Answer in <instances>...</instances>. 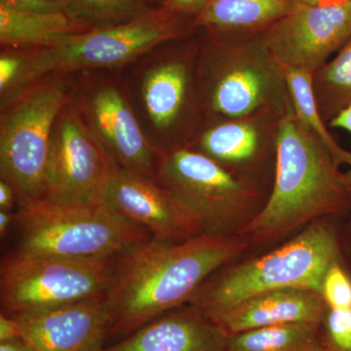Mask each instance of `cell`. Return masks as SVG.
<instances>
[{
    "instance_id": "obj_1",
    "label": "cell",
    "mask_w": 351,
    "mask_h": 351,
    "mask_svg": "<svg viewBox=\"0 0 351 351\" xmlns=\"http://www.w3.org/2000/svg\"><path fill=\"white\" fill-rule=\"evenodd\" d=\"M248 246L239 234L197 235L179 243L152 239L127 252L119 258L107 295L108 338H125L159 316L189 304L210 276Z\"/></svg>"
},
{
    "instance_id": "obj_2",
    "label": "cell",
    "mask_w": 351,
    "mask_h": 351,
    "mask_svg": "<svg viewBox=\"0 0 351 351\" xmlns=\"http://www.w3.org/2000/svg\"><path fill=\"white\" fill-rule=\"evenodd\" d=\"M348 214L351 191L345 173L292 105L281 120L269 197L239 235L263 244L328 217Z\"/></svg>"
},
{
    "instance_id": "obj_3",
    "label": "cell",
    "mask_w": 351,
    "mask_h": 351,
    "mask_svg": "<svg viewBox=\"0 0 351 351\" xmlns=\"http://www.w3.org/2000/svg\"><path fill=\"white\" fill-rule=\"evenodd\" d=\"M196 75L207 124L292 106L285 71L263 32L207 31L196 48Z\"/></svg>"
},
{
    "instance_id": "obj_4",
    "label": "cell",
    "mask_w": 351,
    "mask_h": 351,
    "mask_svg": "<svg viewBox=\"0 0 351 351\" xmlns=\"http://www.w3.org/2000/svg\"><path fill=\"white\" fill-rule=\"evenodd\" d=\"M341 258L338 230L320 219L276 250L221 267L198 288L189 304L213 320L240 302L269 291L301 288L321 294L325 274Z\"/></svg>"
},
{
    "instance_id": "obj_5",
    "label": "cell",
    "mask_w": 351,
    "mask_h": 351,
    "mask_svg": "<svg viewBox=\"0 0 351 351\" xmlns=\"http://www.w3.org/2000/svg\"><path fill=\"white\" fill-rule=\"evenodd\" d=\"M8 253L71 260L120 258L152 239L149 230L106 205H66L45 198L18 200Z\"/></svg>"
},
{
    "instance_id": "obj_6",
    "label": "cell",
    "mask_w": 351,
    "mask_h": 351,
    "mask_svg": "<svg viewBox=\"0 0 351 351\" xmlns=\"http://www.w3.org/2000/svg\"><path fill=\"white\" fill-rule=\"evenodd\" d=\"M156 180L193 219L202 235L239 234L270 193L189 147L164 152Z\"/></svg>"
},
{
    "instance_id": "obj_7",
    "label": "cell",
    "mask_w": 351,
    "mask_h": 351,
    "mask_svg": "<svg viewBox=\"0 0 351 351\" xmlns=\"http://www.w3.org/2000/svg\"><path fill=\"white\" fill-rule=\"evenodd\" d=\"M182 18L166 7L154 8L126 24L71 34L55 45L39 48L25 57L17 80L4 94L5 101L10 105L29 85L50 75L128 63L158 44L181 38L186 32Z\"/></svg>"
},
{
    "instance_id": "obj_8",
    "label": "cell",
    "mask_w": 351,
    "mask_h": 351,
    "mask_svg": "<svg viewBox=\"0 0 351 351\" xmlns=\"http://www.w3.org/2000/svg\"><path fill=\"white\" fill-rule=\"evenodd\" d=\"M119 258L71 260L7 253L0 263V306L7 315L107 297Z\"/></svg>"
},
{
    "instance_id": "obj_9",
    "label": "cell",
    "mask_w": 351,
    "mask_h": 351,
    "mask_svg": "<svg viewBox=\"0 0 351 351\" xmlns=\"http://www.w3.org/2000/svg\"><path fill=\"white\" fill-rule=\"evenodd\" d=\"M66 101L64 83H48L21 95L2 115L0 178L18 200L45 195L53 130Z\"/></svg>"
},
{
    "instance_id": "obj_10",
    "label": "cell",
    "mask_w": 351,
    "mask_h": 351,
    "mask_svg": "<svg viewBox=\"0 0 351 351\" xmlns=\"http://www.w3.org/2000/svg\"><path fill=\"white\" fill-rule=\"evenodd\" d=\"M112 167L93 132L75 112H64L53 130L43 198L59 204H103Z\"/></svg>"
},
{
    "instance_id": "obj_11",
    "label": "cell",
    "mask_w": 351,
    "mask_h": 351,
    "mask_svg": "<svg viewBox=\"0 0 351 351\" xmlns=\"http://www.w3.org/2000/svg\"><path fill=\"white\" fill-rule=\"evenodd\" d=\"M263 39L283 68L314 75L351 36V1L300 4L263 32Z\"/></svg>"
},
{
    "instance_id": "obj_12",
    "label": "cell",
    "mask_w": 351,
    "mask_h": 351,
    "mask_svg": "<svg viewBox=\"0 0 351 351\" xmlns=\"http://www.w3.org/2000/svg\"><path fill=\"white\" fill-rule=\"evenodd\" d=\"M286 112L263 108L240 119L209 124L186 147L209 157L232 174L269 189L274 182L277 142Z\"/></svg>"
},
{
    "instance_id": "obj_13",
    "label": "cell",
    "mask_w": 351,
    "mask_h": 351,
    "mask_svg": "<svg viewBox=\"0 0 351 351\" xmlns=\"http://www.w3.org/2000/svg\"><path fill=\"white\" fill-rule=\"evenodd\" d=\"M103 204L144 226L158 241L179 243L202 235L193 219L154 178L114 164Z\"/></svg>"
},
{
    "instance_id": "obj_14",
    "label": "cell",
    "mask_w": 351,
    "mask_h": 351,
    "mask_svg": "<svg viewBox=\"0 0 351 351\" xmlns=\"http://www.w3.org/2000/svg\"><path fill=\"white\" fill-rule=\"evenodd\" d=\"M10 316L34 351H101L110 336L107 297Z\"/></svg>"
},
{
    "instance_id": "obj_15",
    "label": "cell",
    "mask_w": 351,
    "mask_h": 351,
    "mask_svg": "<svg viewBox=\"0 0 351 351\" xmlns=\"http://www.w3.org/2000/svg\"><path fill=\"white\" fill-rule=\"evenodd\" d=\"M95 135L114 165L156 179L157 154L119 90L105 87L92 98Z\"/></svg>"
},
{
    "instance_id": "obj_16",
    "label": "cell",
    "mask_w": 351,
    "mask_h": 351,
    "mask_svg": "<svg viewBox=\"0 0 351 351\" xmlns=\"http://www.w3.org/2000/svg\"><path fill=\"white\" fill-rule=\"evenodd\" d=\"M228 335L195 307L174 309L101 351H226Z\"/></svg>"
},
{
    "instance_id": "obj_17",
    "label": "cell",
    "mask_w": 351,
    "mask_h": 351,
    "mask_svg": "<svg viewBox=\"0 0 351 351\" xmlns=\"http://www.w3.org/2000/svg\"><path fill=\"white\" fill-rule=\"evenodd\" d=\"M328 306L322 295L308 289L286 288L255 295L213 319L228 335L290 324H317Z\"/></svg>"
},
{
    "instance_id": "obj_18",
    "label": "cell",
    "mask_w": 351,
    "mask_h": 351,
    "mask_svg": "<svg viewBox=\"0 0 351 351\" xmlns=\"http://www.w3.org/2000/svg\"><path fill=\"white\" fill-rule=\"evenodd\" d=\"M142 95L149 119L160 131L179 126L191 110L204 114L196 75V53L193 58H172L152 69L143 82Z\"/></svg>"
},
{
    "instance_id": "obj_19",
    "label": "cell",
    "mask_w": 351,
    "mask_h": 351,
    "mask_svg": "<svg viewBox=\"0 0 351 351\" xmlns=\"http://www.w3.org/2000/svg\"><path fill=\"white\" fill-rule=\"evenodd\" d=\"M299 6L297 0H210L193 27L206 31L262 32Z\"/></svg>"
},
{
    "instance_id": "obj_20",
    "label": "cell",
    "mask_w": 351,
    "mask_h": 351,
    "mask_svg": "<svg viewBox=\"0 0 351 351\" xmlns=\"http://www.w3.org/2000/svg\"><path fill=\"white\" fill-rule=\"evenodd\" d=\"M80 29L64 13L20 12L0 6V43L2 45L49 47Z\"/></svg>"
},
{
    "instance_id": "obj_21",
    "label": "cell",
    "mask_w": 351,
    "mask_h": 351,
    "mask_svg": "<svg viewBox=\"0 0 351 351\" xmlns=\"http://www.w3.org/2000/svg\"><path fill=\"white\" fill-rule=\"evenodd\" d=\"M321 325L290 324L228 335L226 351H319Z\"/></svg>"
},
{
    "instance_id": "obj_22",
    "label": "cell",
    "mask_w": 351,
    "mask_h": 351,
    "mask_svg": "<svg viewBox=\"0 0 351 351\" xmlns=\"http://www.w3.org/2000/svg\"><path fill=\"white\" fill-rule=\"evenodd\" d=\"M313 88L327 124L351 106V36L336 56L314 73Z\"/></svg>"
},
{
    "instance_id": "obj_23",
    "label": "cell",
    "mask_w": 351,
    "mask_h": 351,
    "mask_svg": "<svg viewBox=\"0 0 351 351\" xmlns=\"http://www.w3.org/2000/svg\"><path fill=\"white\" fill-rule=\"evenodd\" d=\"M154 9L151 0H66L64 13L84 32L126 24Z\"/></svg>"
},
{
    "instance_id": "obj_24",
    "label": "cell",
    "mask_w": 351,
    "mask_h": 351,
    "mask_svg": "<svg viewBox=\"0 0 351 351\" xmlns=\"http://www.w3.org/2000/svg\"><path fill=\"white\" fill-rule=\"evenodd\" d=\"M289 95L295 113L302 123L322 141L331 152L335 163L351 165V152L346 151L328 130V124L321 115L313 93V75L306 71L284 68Z\"/></svg>"
},
{
    "instance_id": "obj_25",
    "label": "cell",
    "mask_w": 351,
    "mask_h": 351,
    "mask_svg": "<svg viewBox=\"0 0 351 351\" xmlns=\"http://www.w3.org/2000/svg\"><path fill=\"white\" fill-rule=\"evenodd\" d=\"M321 295L329 309L351 307V271L343 258L332 263L325 274Z\"/></svg>"
},
{
    "instance_id": "obj_26",
    "label": "cell",
    "mask_w": 351,
    "mask_h": 351,
    "mask_svg": "<svg viewBox=\"0 0 351 351\" xmlns=\"http://www.w3.org/2000/svg\"><path fill=\"white\" fill-rule=\"evenodd\" d=\"M325 346L335 351H351V307L328 308L321 323Z\"/></svg>"
},
{
    "instance_id": "obj_27",
    "label": "cell",
    "mask_w": 351,
    "mask_h": 351,
    "mask_svg": "<svg viewBox=\"0 0 351 351\" xmlns=\"http://www.w3.org/2000/svg\"><path fill=\"white\" fill-rule=\"evenodd\" d=\"M0 6L25 13H64L66 0H0Z\"/></svg>"
},
{
    "instance_id": "obj_28",
    "label": "cell",
    "mask_w": 351,
    "mask_h": 351,
    "mask_svg": "<svg viewBox=\"0 0 351 351\" xmlns=\"http://www.w3.org/2000/svg\"><path fill=\"white\" fill-rule=\"evenodd\" d=\"M25 57L20 55H2L0 58V91L4 95L17 80Z\"/></svg>"
},
{
    "instance_id": "obj_29",
    "label": "cell",
    "mask_w": 351,
    "mask_h": 351,
    "mask_svg": "<svg viewBox=\"0 0 351 351\" xmlns=\"http://www.w3.org/2000/svg\"><path fill=\"white\" fill-rule=\"evenodd\" d=\"M209 1L210 0H169L164 7L182 17L193 16L195 19L204 11Z\"/></svg>"
},
{
    "instance_id": "obj_30",
    "label": "cell",
    "mask_w": 351,
    "mask_h": 351,
    "mask_svg": "<svg viewBox=\"0 0 351 351\" xmlns=\"http://www.w3.org/2000/svg\"><path fill=\"white\" fill-rule=\"evenodd\" d=\"M22 338L19 323L12 316L0 313V343Z\"/></svg>"
},
{
    "instance_id": "obj_31",
    "label": "cell",
    "mask_w": 351,
    "mask_h": 351,
    "mask_svg": "<svg viewBox=\"0 0 351 351\" xmlns=\"http://www.w3.org/2000/svg\"><path fill=\"white\" fill-rule=\"evenodd\" d=\"M17 203V196L14 189L7 182L0 180V210L15 212Z\"/></svg>"
},
{
    "instance_id": "obj_32",
    "label": "cell",
    "mask_w": 351,
    "mask_h": 351,
    "mask_svg": "<svg viewBox=\"0 0 351 351\" xmlns=\"http://www.w3.org/2000/svg\"><path fill=\"white\" fill-rule=\"evenodd\" d=\"M328 126L331 127V128L343 129V130L348 131L351 135V106L337 115L335 119H332L328 123ZM345 174L348 184H350L351 191V165L350 170L346 171Z\"/></svg>"
},
{
    "instance_id": "obj_33",
    "label": "cell",
    "mask_w": 351,
    "mask_h": 351,
    "mask_svg": "<svg viewBox=\"0 0 351 351\" xmlns=\"http://www.w3.org/2000/svg\"><path fill=\"white\" fill-rule=\"evenodd\" d=\"M15 219V212L0 210V237L5 239L8 232L12 230Z\"/></svg>"
},
{
    "instance_id": "obj_34",
    "label": "cell",
    "mask_w": 351,
    "mask_h": 351,
    "mask_svg": "<svg viewBox=\"0 0 351 351\" xmlns=\"http://www.w3.org/2000/svg\"><path fill=\"white\" fill-rule=\"evenodd\" d=\"M0 351H34L23 339L0 343Z\"/></svg>"
},
{
    "instance_id": "obj_35",
    "label": "cell",
    "mask_w": 351,
    "mask_h": 351,
    "mask_svg": "<svg viewBox=\"0 0 351 351\" xmlns=\"http://www.w3.org/2000/svg\"><path fill=\"white\" fill-rule=\"evenodd\" d=\"M334 0H297L298 4H306V5H315V4L327 3Z\"/></svg>"
},
{
    "instance_id": "obj_36",
    "label": "cell",
    "mask_w": 351,
    "mask_h": 351,
    "mask_svg": "<svg viewBox=\"0 0 351 351\" xmlns=\"http://www.w3.org/2000/svg\"><path fill=\"white\" fill-rule=\"evenodd\" d=\"M319 351H335L331 350V348H327V346H324V348H322V350H320Z\"/></svg>"
},
{
    "instance_id": "obj_37",
    "label": "cell",
    "mask_w": 351,
    "mask_h": 351,
    "mask_svg": "<svg viewBox=\"0 0 351 351\" xmlns=\"http://www.w3.org/2000/svg\"><path fill=\"white\" fill-rule=\"evenodd\" d=\"M160 1H162L164 3V5H165V4L167 3V2L169 1V0H160Z\"/></svg>"
},
{
    "instance_id": "obj_38",
    "label": "cell",
    "mask_w": 351,
    "mask_h": 351,
    "mask_svg": "<svg viewBox=\"0 0 351 351\" xmlns=\"http://www.w3.org/2000/svg\"><path fill=\"white\" fill-rule=\"evenodd\" d=\"M350 226H351V221H350Z\"/></svg>"
},
{
    "instance_id": "obj_39",
    "label": "cell",
    "mask_w": 351,
    "mask_h": 351,
    "mask_svg": "<svg viewBox=\"0 0 351 351\" xmlns=\"http://www.w3.org/2000/svg\"><path fill=\"white\" fill-rule=\"evenodd\" d=\"M350 1H351V0H350Z\"/></svg>"
}]
</instances>
